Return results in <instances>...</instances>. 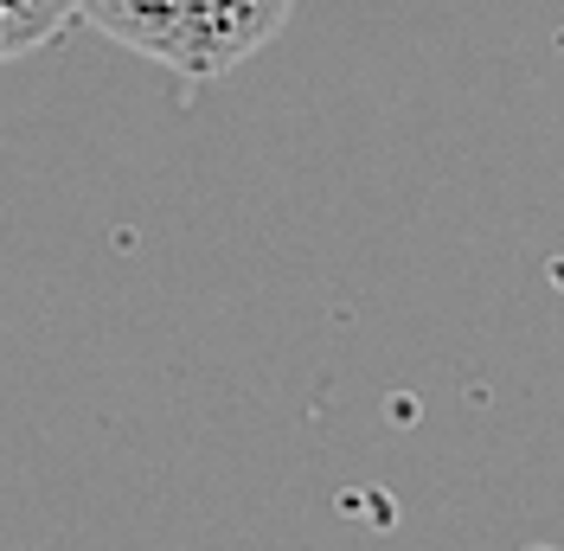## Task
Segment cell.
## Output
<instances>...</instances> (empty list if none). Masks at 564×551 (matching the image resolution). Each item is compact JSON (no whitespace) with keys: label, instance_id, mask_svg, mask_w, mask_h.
<instances>
[{"label":"cell","instance_id":"obj_1","mask_svg":"<svg viewBox=\"0 0 564 551\" xmlns=\"http://www.w3.org/2000/svg\"><path fill=\"white\" fill-rule=\"evenodd\" d=\"M295 0H77V20L174 77L212 84L289 26Z\"/></svg>","mask_w":564,"mask_h":551},{"label":"cell","instance_id":"obj_2","mask_svg":"<svg viewBox=\"0 0 564 551\" xmlns=\"http://www.w3.org/2000/svg\"><path fill=\"white\" fill-rule=\"evenodd\" d=\"M77 20V0H0V65L45 52Z\"/></svg>","mask_w":564,"mask_h":551}]
</instances>
